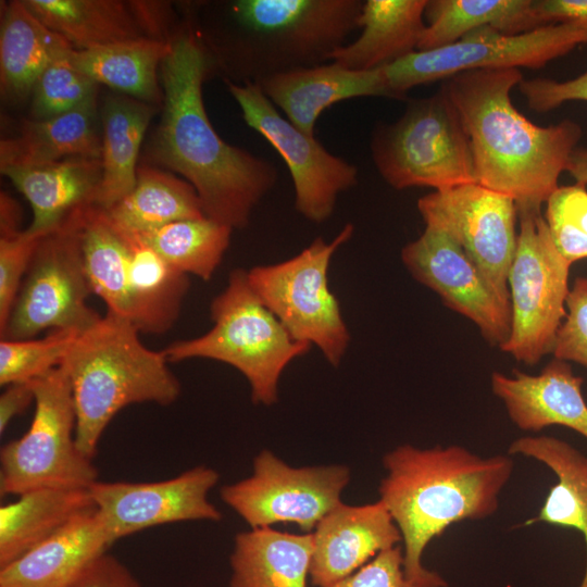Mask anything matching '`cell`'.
<instances>
[{
  "label": "cell",
  "instance_id": "6da1fadb",
  "mask_svg": "<svg viewBox=\"0 0 587 587\" xmlns=\"http://www.w3.org/2000/svg\"><path fill=\"white\" fill-rule=\"evenodd\" d=\"M211 65L208 50L193 32L171 40L161 64L163 114L149 153L195 188L205 217L233 229L243 228L254 207L274 187L277 170L215 132L202 100Z\"/></svg>",
  "mask_w": 587,
  "mask_h": 587
},
{
  "label": "cell",
  "instance_id": "7a4b0ae2",
  "mask_svg": "<svg viewBox=\"0 0 587 587\" xmlns=\"http://www.w3.org/2000/svg\"><path fill=\"white\" fill-rule=\"evenodd\" d=\"M519 68L476 70L442 84L470 139L478 184L504 193L517 211H540L559 187L582 127L564 120L539 126L513 105L510 93Z\"/></svg>",
  "mask_w": 587,
  "mask_h": 587
},
{
  "label": "cell",
  "instance_id": "3957f363",
  "mask_svg": "<svg viewBox=\"0 0 587 587\" xmlns=\"http://www.w3.org/2000/svg\"><path fill=\"white\" fill-rule=\"evenodd\" d=\"M383 464L387 474L379 500L401 533L405 576L448 587L439 573L423 565L424 550L451 525L494 515L514 461L503 454L480 457L458 445H402L386 453Z\"/></svg>",
  "mask_w": 587,
  "mask_h": 587
},
{
  "label": "cell",
  "instance_id": "277c9868",
  "mask_svg": "<svg viewBox=\"0 0 587 587\" xmlns=\"http://www.w3.org/2000/svg\"><path fill=\"white\" fill-rule=\"evenodd\" d=\"M63 363L73 391L76 446L91 460L117 412L135 403L170 405L182 390L163 350L147 348L135 325L110 311L79 335Z\"/></svg>",
  "mask_w": 587,
  "mask_h": 587
},
{
  "label": "cell",
  "instance_id": "5b68a950",
  "mask_svg": "<svg viewBox=\"0 0 587 587\" xmlns=\"http://www.w3.org/2000/svg\"><path fill=\"white\" fill-rule=\"evenodd\" d=\"M361 0H235L227 13L237 28L240 83L330 62L360 28Z\"/></svg>",
  "mask_w": 587,
  "mask_h": 587
},
{
  "label": "cell",
  "instance_id": "8992f818",
  "mask_svg": "<svg viewBox=\"0 0 587 587\" xmlns=\"http://www.w3.org/2000/svg\"><path fill=\"white\" fill-rule=\"evenodd\" d=\"M212 328L205 334L172 342L163 352L168 362L211 359L237 369L250 384L254 403L277 401L284 369L305 354L311 345L295 340L262 303L249 284L247 271L234 270L226 288L210 305Z\"/></svg>",
  "mask_w": 587,
  "mask_h": 587
},
{
  "label": "cell",
  "instance_id": "52a82bcc",
  "mask_svg": "<svg viewBox=\"0 0 587 587\" xmlns=\"http://www.w3.org/2000/svg\"><path fill=\"white\" fill-rule=\"evenodd\" d=\"M370 146L378 173L395 189L477 183L469 136L442 87L409 101L395 123L376 126Z\"/></svg>",
  "mask_w": 587,
  "mask_h": 587
},
{
  "label": "cell",
  "instance_id": "ba28073f",
  "mask_svg": "<svg viewBox=\"0 0 587 587\" xmlns=\"http://www.w3.org/2000/svg\"><path fill=\"white\" fill-rule=\"evenodd\" d=\"M32 383L34 417L21 438L1 448L0 494L89 488L98 480V471L76 446V413L66 366L62 362Z\"/></svg>",
  "mask_w": 587,
  "mask_h": 587
},
{
  "label": "cell",
  "instance_id": "9c48e42d",
  "mask_svg": "<svg viewBox=\"0 0 587 587\" xmlns=\"http://www.w3.org/2000/svg\"><path fill=\"white\" fill-rule=\"evenodd\" d=\"M353 229L352 224H347L329 242L317 237L288 260L247 271L250 286L289 335L315 345L335 367L347 351L350 334L328 287V267L333 254L351 238Z\"/></svg>",
  "mask_w": 587,
  "mask_h": 587
},
{
  "label": "cell",
  "instance_id": "30bf717a",
  "mask_svg": "<svg viewBox=\"0 0 587 587\" xmlns=\"http://www.w3.org/2000/svg\"><path fill=\"white\" fill-rule=\"evenodd\" d=\"M520 233L508 276L511 333L500 347L535 365L552 353L566 315L571 264L557 250L540 211H520Z\"/></svg>",
  "mask_w": 587,
  "mask_h": 587
},
{
  "label": "cell",
  "instance_id": "8fae6325",
  "mask_svg": "<svg viewBox=\"0 0 587 587\" xmlns=\"http://www.w3.org/2000/svg\"><path fill=\"white\" fill-rule=\"evenodd\" d=\"M84 208L40 237L1 339L35 338L46 329L84 333L102 317L87 304L92 291L80 243Z\"/></svg>",
  "mask_w": 587,
  "mask_h": 587
},
{
  "label": "cell",
  "instance_id": "7c38bea8",
  "mask_svg": "<svg viewBox=\"0 0 587 587\" xmlns=\"http://www.w3.org/2000/svg\"><path fill=\"white\" fill-rule=\"evenodd\" d=\"M580 43H587V27L576 24H550L519 35L484 27L454 43L415 51L384 67V73L395 98L401 99L413 87L463 72L539 68Z\"/></svg>",
  "mask_w": 587,
  "mask_h": 587
},
{
  "label": "cell",
  "instance_id": "4fadbf2b",
  "mask_svg": "<svg viewBox=\"0 0 587 587\" xmlns=\"http://www.w3.org/2000/svg\"><path fill=\"white\" fill-rule=\"evenodd\" d=\"M350 479L342 465L291 467L271 451L253 462V474L221 488L222 500L251 528L294 523L305 532L336 508Z\"/></svg>",
  "mask_w": 587,
  "mask_h": 587
},
{
  "label": "cell",
  "instance_id": "5bb4252c",
  "mask_svg": "<svg viewBox=\"0 0 587 587\" xmlns=\"http://www.w3.org/2000/svg\"><path fill=\"white\" fill-rule=\"evenodd\" d=\"M225 83L246 124L261 134L286 162L297 211L314 223L327 220L339 193L357 185L358 168L282 116L258 84Z\"/></svg>",
  "mask_w": 587,
  "mask_h": 587
},
{
  "label": "cell",
  "instance_id": "9a60e30c",
  "mask_svg": "<svg viewBox=\"0 0 587 587\" xmlns=\"http://www.w3.org/2000/svg\"><path fill=\"white\" fill-rule=\"evenodd\" d=\"M417 209L425 225L444 230L458 242L496 292L510 302L508 276L517 242L514 200L469 183L422 197Z\"/></svg>",
  "mask_w": 587,
  "mask_h": 587
},
{
  "label": "cell",
  "instance_id": "2e32d148",
  "mask_svg": "<svg viewBox=\"0 0 587 587\" xmlns=\"http://www.w3.org/2000/svg\"><path fill=\"white\" fill-rule=\"evenodd\" d=\"M401 259L410 274L434 290L444 304L471 320L483 337L501 347L511 333V305L485 278L458 242L444 230L425 226Z\"/></svg>",
  "mask_w": 587,
  "mask_h": 587
},
{
  "label": "cell",
  "instance_id": "e0dca14e",
  "mask_svg": "<svg viewBox=\"0 0 587 587\" xmlns=\"http://www.w3.org/2000/svg\"><path fill=\"white\" fill-rule=\"evenodd\" d=\"M218 474L196 466L151 483L95 482L88 489L114 542L158 525L186 521H220L222 514L209 499Z\"/></svg>",
  "mask_w": 587,
  "mask_h": 587
},
{
  "label": "cell",
  "instance_id": "ac0fdd59",
  "mask_svg": "<svg viewBox=\"0 0 587 587\" xmlns=\"http://www.w3.org/2000/svg\"><path fill=\"white\" fill-rule=\"evenodd\" d=\"M310 566L311 583L334 584L363 566L379 552L398 546L401 533L384 503L363 505L342 502L315 527Z\"/></svg>",
  "mask_w": 587,
  "mask_h": 587
},
{
  "label": "cell",
  "instance_id": "d6986e66",
  "mask_svg": "<svg viewBox=\"0 0 587 587\" xmlns=\"http://www.w3.org/2000/svg\"><path fill=\"white\" fill-rule=\"evenodd\" d=\"M584 379L569 362L554 359L538 375L514 370L511 376L491 374V390L502 401L512 423L524 432L552 425L569 427L587 439V403Z\"/></svg>",
  "mask_w": 587,
  "mask_h": 587
},
{
  "label": "cell",
  "instance_id": "ffe728a7",
  "mask_svg": "<svg viewBox=\"0 0 587 587\" xmlns=\"http://www.w3.org/2000/svg\"><path fill=\"white\" fill-rule=\"evenodd\" d=\"M258 85L289 122L311 136L321 113L334 103L357 97L395 98L384 67L355 71L332 61L279 73Z\"/></svg>",
  "mask_w": 587,
  "mask_h": 587
},
{
  "label": "cell",
  "instance_id": "44dd1931",
  "mask_svg": "<svg viewBox=\"0 0 587 587\" xmlns=\"http://www.w3.org/2000/svg\"><path fill=\"white\" fill-rule=\"evenodd\" d=\"M114 544L107 524L90 509L0 567V587H70Z\"/></svg>",
  "mask_w": 587,
  "mask_h": 587
},
{
  "label": "cell",
  "instance_id": "7402d4cb",
  "mask_svg": "<svg viewBox=\"0 0 587 587\" xmlns=\"http://www.w3.org/2000/svg\"><path fill=\"white\" fill-rule=\"evenodd\" d=\"M1 173L24 195L33 210L25 229L43 236L61 226L78 209L96 203L102 161L71 158L39 167H8Z\"/></svg>",
  "mask_w": 587,
  "mask_h": 587
},
{
  "label": "cell",
  "instance_id": "603a6c76",
  "mask_svg": "<svg viewBox=\"0 0 587 587\" xmlns=\"http://www.w3.org/2000/svg\"><path fill=\"white\" fill-rule=\"evenodd\" d=\"M428 0H366L360 36L336 50L330 61L355 71L386 67L417 51Z\"/></svg>",
  "mask_w": 587,
  "mask_h": 587
},
{
  "label": "cell",
  "instance_id": "cb8c5ba5",
  "mask_svg": "<svg viewBox=\"0 0 587 587\" xmlns=\"http://www.w3.org/2000/svg\"><path fill=\"white\" fill-rule=\"evenodd\" d=\"M508 453L534 459L549 467L558 478L538 514L524 525L546 523L574 528L583 535L587 555V457L567 441L544 435L513 440ZM578 587H587V558Z\"/></svg>",
  "mask_w": 587,
  "mask_h": 587
},
{
  "label": "cell",
  "instance_id": "d4e9b609",
  "mask_svg": "<svg viewBox=\"0 0 587 587\" xmlns=\"http://www.w3.org/2000/svg\"><path fill=\"white\" fill-rule=\"evenodd\" d=\"M96 102L41 120L25 121L16 137L1 141L0 168L39 167L71 158L102 157Z\"/></svg>",
  "mask_w": 587,
  "mask_h": 587
},
{
  "label": "cell",
  "instance_id": "484cf974",
  "mask_svg": "<svg viewBox=\"0 0 587 587\" xmlns=\"http://www.w3.org/2000/svg\"><path fill=\"white\" fill-rule=\"evenodd\" d=\"M313 534L295 535L268 527L235 537L230 587H307Z\"/></svg>",
  "mask_w": 587,
  "mask_h": 587
},
{
  "label": "cell",
  "instance_id": "4316f807",
  "mask_svg": "<svg viewBox=\"0 0 587 587\" xmlns=\"http://www.w3.org/2000/svg\"><path fill=\"white\" fill-rule=\"evenodd\" d=\"M0 29V80L7 97H27L42 72L75 48L41 23L23 3H5Z\"/></svg>",
  "mask_w": 587,
  "mask_h": 587
},
{
  "label": "cell",
  "instance_id": "83f0119b",
  "mask_svg": "<svg viewBox=\"0 0 587 587\" xmlns=\"http://www.w3.org/2000/svg\"><path fill=\"white\" fill-rule=\"evenodd\" d=\"M0 508V567L96 508L88 488H39Z\"/></svg>",
  "mask_w": 587,
  "mask_h": 587
},
{
  "label": "cell",
  "instance_id": "f1b7e54d",
  "mask_svg": "<svg viewBox=\"0 0 587 587\" xmlns=\"http://www.w3.org/2000/svg\"><path fill=\"white\" fill-rule=\"evenodd\" d=\"M48 28L76 50L147 37L129 2L117 0H22Z\"/></svg>",
  "mask_w": 587,
  "mask_h": 587
},
{
  "label": "cell",
  "instance_id": "f546056e",
  "mask_svg": "<svg viewBox=\"0 0 587 587\" xmlns=\"http://www.w3.org/2000/svg\"><path fill=\"white\" fill-rule=\"evenodd\" d=\"M120 230L129 250L132 323L139 333L163 334L179 316L188 275L170 265L138 234Z\"/></svg>",
  "mask_w": 587,
  "mask_h": 587
},
{
  "label": "cell",
  "instance_id": "4dcf8cb0",
  "mask_svg": "<svg viewBox=\"0 0 587 587\" xmlns=\"http://www.w3.org/2000/svg\"><path fill=\"white\" fill-rule=\"evenodd\" d=\"M170 50L171 41L147 36L88 50L74 49L70 60L97 84L153 105L163 100L157 70Z\"/></svg>",
  "mask_w": 587,
  "mask_h": 587
},
{
  "label": "cell",
  "instance_id": "1f68e13d",
  "mask_svg": "<svg viewBox=\"0 0 587 587\" xmlns=\"http://www.w3.org/2000/svg\"><path fill=\"white\" fill-rule=\"evenodd\" d=\"M154 113L152 104L130 97L107 99L102 120V178L96 204L109 209L135 187L140 146Z\"/></svg>",
  "mask_w": 587,
  "mask_h": 587
},
{
  "label": "cell",
  "instance_id": "d6a6232c",
  "mask_svg": "<svg viewBox=\"0 0 587 587\" xmlns=\"http://www.w3.org/2000/svg\"><path fill=\"white\" fill-rule=\"evenodd\" d=\"M425 14L428 23L417 51L454 43L484 27L519 35L545 26L535 0H428Z\"/></svg>",
  "mask_w": 587,
  "mask_h": 587
},
{
  "label": "cell",
  "instance_id": "836d02e7",
  "mask_svg": "<svg viewBox=\"0 0 587 587\" xmlns=\"http://www.w3.org/2000/svg\"><path fill=\"white\" fill-rule=\"evenodd\" d=\"M103 210L117 228L135 234L204 217L199 196L187 180L149 166L138 167L134 189Z\"/></svg>",
  "mask_w": 587,
  "mask_h": 587
},
{
  "label": "cell",
  "instance_id": "e575fe53",
  "mask_svg": "<svg viewBox=\"0 0 587 587\" xmlns=\"http://www.w3.org/2000/svg\"><path fill=\"white\" fill-rule=\"evenodd\" d=\"M80 243L92 294L103 300L108 311L132 322L129 250L123 233L96 203L83 210Z\"/></svg>",
  "mask_w": 587,
  "mask_h": 587
},
{
  "label": "cell",
  "instance_id": "d590c367",
  "mask_svg": "<svg viewBox=\"0 0 587 587\" xmlns=\"http://www.w3.org/2000/svg\"><path fill=\"white\" fill-rule=\"evenodd\" d=\"M232 232L229 226L204 216L138 235L177 271L209 280L229 246Z\"/></svg>",
  "mask_w": 587,
  "mask_h": 587
},
{
  "label": "cell",
  "instance_id": "8d00e7d4",
  "mask_svg": "<svg viewBox=\"0 0 587 587\" xmlns=\"http://www.w3.org/2000/svg\"><path fill=\"white\" fill-rule=\"evenodd\" d=\"M82 333L53 329L42 338L0 341V385L32 382L58 367Z\"/></svg>",
  "mask_w": 587,
  "mask_h": 587
},
{
  "label": "cell",
  "instance_id": "74e56055",
  "mask_svg": "<svg viewBox=\"0 0 587 587\" xmlns=\"http://www.w3.org/2000/svg\"><path fill=\"white\" fill-rule=\"evenodd\" d=\"M71 52L54 60L37 79L32 91L33 118L61 115L96 102L98 84L72 64Z\"/></svg>",
  "mask_w": 587,
  "mask_h": 587
},
{
  "label": "cell",
  "instance_id": "f35d334b",
  "mask_svg": "<svg viewBox=\"0 0 587 587\" xmlns=\"http://www.w3.org/2000/svg\"><path fill=\"white\" fill-rule=\"evenodd\" d=\"M545 221L560 254L572 265L587 259V189L558 187L546 202Z\"/></svg>",
  "mask_w": 587,
  "mask_h": 587
},
{
  "label": "cell",
  "instance_id": "ab89813d",
  "mask_svg": "<svg viewBox=\"0 0 587 587\" xmlns=\"http://www.w3.org/2000/svg\"><path fill=\"white\" fill-rule=\"evenodd\" d=\"M20 209H0V330L7 324L20 287L41 236L18 230Z\"/></svg>",
  "mask_w": 587,
  "mask_h": 587
},
{
  "label": "cell",
  "instance_id": "60d3db41",
  "mask_svg": "<svg viewBox=\"0 0 587 587\" xmlns=\"http://www.w3.org/2000/svg\"><path fill=\"white\" fill-rule=\"evenodd\" d=\"M554 359L587 367V275L575 278L566 299V315L555 337Z\"/></svg>",
  "mask_w": 587,
  "mask_h": 587
},
{
  "label": "cell",
  "instance_id": "b9f144b4",
  "mask_svg": "<svg viewBox=\"0 0 587 587\" xmlns=\"http://www.w3.org/2000/svg\"><path fill=\"white\" fill-rule=\"evenodd\" d=\"M326 587H439L408 578L403 571V548L395 546L375 555L351 575Z\"/></svg>",
  "mask_w": 587,
  "mask_h": 587
},
{
  "label": "cell",
  "instance_id": "7bdbcfd3",
  "mask_svg": "<svg viewBox=\"0 0 587 587\" xmlns=\"http://www.w3.org/2000/svg\"><path fill=\"white\" fill-rule=\"evenodd\" d=\"M519 90L532 110L551 111L567 101H587V72L564 82L547 78L523 79L519 84Z\"/></svg>",
  "mask_w": 587,
  "mask_h": 587
},
{
  "label": "cell",
  "instance_id": "ee69618b",
  "mask_svg": "<svg viewBox=\"0 0 587 587\" xmlns=\"http://www.w3.org/2000/svg\"><path fill=\"white\" fill-rule=\"evenodd\" d=\"M70 587H143L130 570L108 552L95 560Z\"/></svg>",
  "mask_w": 587,
  "mask_h": 587
},
{
  "label": "cell",
  "instance_id": "f6af8a7d",
  "mask_svg": "<svg viewBox=\"0 0 587 587\" xmlns=\"http://www.w3.org/2000/svg\"><path fill=\"white\" fill-rule=\"evenodd\" d=\"M542 25L576 24L587 27V0H535Z\"/></svg>",
  "mask_w": 587,
  "mask_h": 587
},
{
  "label": "cell",
  "instance_id": "bcb514c9",
  "mask_svg": "<svg viewBox=\"0 0 587 587\" xmlns=\"http://www.w3.org/2000/svg\"><path fill=\"white\" fill-rule=\"evenodd\" d=\"M35 402L32 382L8 385L0 396V434L2 435L11 421L22 414L28 405Z\"/></svg>",
  "mask_w": 587,
  "mask_h": 587
},
{
  "label": "cell",
  "instance_id": "7dc6e473",
  "mask_svg": "<svg viewBox=\"0 0 587 587\" xmlns=\"http://www.w3.org/2000/svg\"><path fill=\"white\" fill-rule=\"evenodd\" d=\"M566 171L577 184L587 185V149H575L570 158Z\"/></svg>",
  "mask_w": 587,
  "mask_h": 587
}]
</instances>
